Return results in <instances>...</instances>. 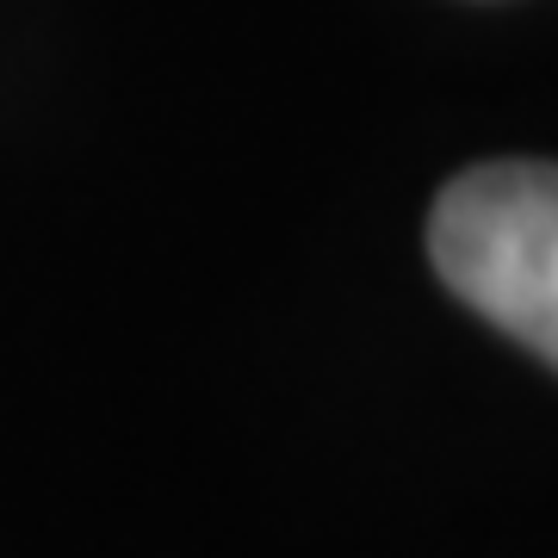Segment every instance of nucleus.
<instances>
[{
    "mask_svg": "<svg viewBox=\"0 0 558 558\" xmlns=\"http://www.w3.org/2000/svg\"><path fill=\"white\" fill-rule=\"evenodd\" d=\"M435 274L558 366V161H478L435 199Z\"/></svg>",
    "mask_w": 558,
    "mask_h": 558,
    "instance_id": "nucleus-1",
    "label": "nucleus"
}]
</instances>
